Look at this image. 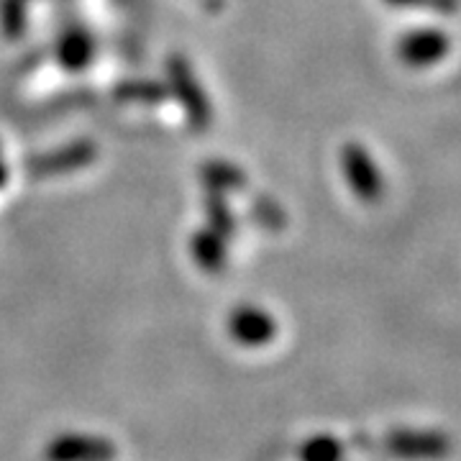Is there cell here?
<instances>
[{"instance_id": "1", "label": "cell", "mask_w": 461, "mask_h": 461, "mask_svg": "<svg viewBox=\"0 0 461 461\" xmlns=\"http://www.w3.org/2000/svg\"><path fill=\"white\" fill-rule=\"evenodd\" d=\"M384 451L400 461H441L451 454V438L441 430L395 429L384 438Z\"/></svg>"}, {"instance_id": "2", "label": "cell", "mask_w": 461, "mask_h": 461, "mask_svg": "<svg viewBox=\"0 0 461 461\" xmlns=\"http://www.w3.org/2000/svg\"><path fill=\"white\" fill-rule=\"evenodd\" d=\"M115 444L93 433H59L44 448V461H113Z\"/></svg>"}, {"instance_id": "3", "label": "cell", "mask_w": 461, "mask_h": 461, "mask_svg": "<svg viewBox=\"0 0 461 461\" xmlns=\"http://www.w3.org/2000/svg\"><path fill=\"white\" fill-rule=\"evenodd\" d=\"M230 336L244 346H262L267 341H272L275 336V323L272 318L262 311H239V313L230 315L229 321Z\"/></svg>"}, {"instance_id": "4", "label": "cell", "mask_w": 461, "mask_h": 461, "mask_svg": "<svg viewBox=\"0 0 461 461\" xmlns=\"http://www.w3.org/2000/svg\"><path fill=\"white\" fill-rule=\"evenodd\" d=\"M344 444L330 433H315L297 448V461H344Z\"/></svg>"}]
</instances>
